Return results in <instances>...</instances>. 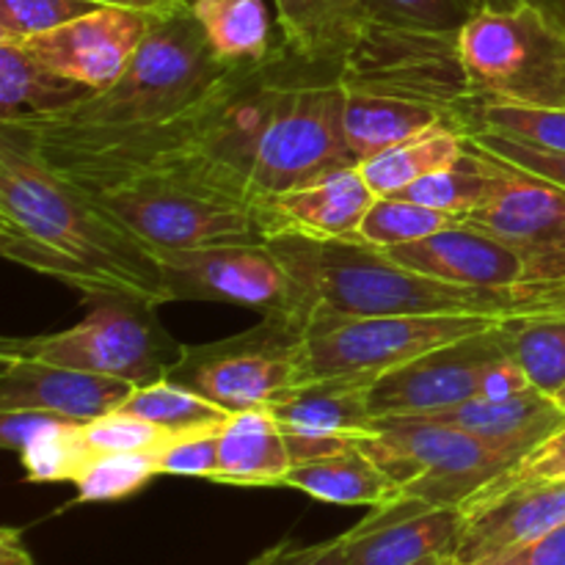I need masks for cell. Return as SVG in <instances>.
<instances>
[{
	"label": "cell",
	"mask_w": 565,
	"mask_h": 565,
	"mask_svg": "<svg viewBox=\"0 0 565 565\" xmlns=\"http://www.w3.org/2000/svg\"><path fill=\"white\" fill-rule=\"evenodd\" d=\"M166 279L169 303L213 301L268 315H309L307 292L270 243H218V246L154 252Z\"/></svg>",
	"instance_id": "obj_12"
},
{
	"label": "cell",
	"mask_w": 565,
	"mask_h": 565,
	"mask_svg": "<svg viewBox=\"0 0 565 565\" xmlns=\"http://www.w3.org/2000/svg\"><path fill=\"white\" fill-rule=\"evenodd\" d=\"M497 163L489 193L463 215V224L489 232L519 254L524 265L522 287L565 279V185L502 158Z\"/></svg>",
	"instance_id": "obj_13"
},
{
	"label": "cell",
	"mask_w": 565,
	"mask_h": 565,
	"mask_svg": "<svg viewBox=\"0 0 565 565\" xmlns=\"http://www.w3.org/2000/svg\"><path fill=\"white\" fill-rule=\"evenodd\" d=\"M232 70L218 64L193 11L154 20L130 64L103 92L58 116L25 127L116 132L177 121L196 108Z\"/></svg>",
	"instance_id": "obj_5"
},
{
	"label": "cell",
	"mask_w": 565,
	"mask_h": 565,
	"mask_svg": "<svg viewBox=\"0 0 565 565\" xmlns=\"http://www.w3.org/2000/svg\"><path fill=\"white\" fill-rule=\"evenodd\" d=\"M248 565H348L345 535L320 541V544H296V541H279L265 550Z\"/></svg>",
	"instance_id": "obj_43"
},
{
	"label": "cell",
	"mask_w": 565,
	"mask_h": 565,
	"mask_svg": "<svg viewBox=\"0 0 565 565\" xmlns=\"http://www.w3.org/2000/svg\"><path fill=\"white\" fill-rule=\"evenodd\" d=\"M279 39L312 64H345L370 20L362 0H274Z\"/></svg>",
	"instance_id": "obj_25"
},
{
	"label": "cell",
	"mask_w": 565,
	"mask_h": 565,
	"mask_svg": "<svg viewBox=\"0 0 565 565\" xmlns=\"http://www.w3.org/2000/svg\"><path fill=\"white\" fill-rule=\"evenodd\" d=\"M502 353H508V334L500 320L491 329L436 348L379 375L370 392L375 419L434 417L480 397L486 373Z\"/></svg>",
	"instance_id": "obj_14"
},
{
	"label": "cell",
	"mask_w": 565,
	"mask_h": 565,
	"mask_svg": "<svg viewBox=\"0 0 565 565\" xmlns=\"http://www.w3.org/2000/svg\"><path fill=\"white\" fill-rule=\"evenodd\" d=\"M292 469V452L268 408L232 412L218 430V469L210 483L279 489Z\"/></svg>",
	"instance_id": "obj_24"
},
{
	"label": "cell",
	"mask_w": 565,
	"mask_h": 565,
	"mask_svg": "<svg viewBox=\"0 0 565 565\" xmlns=\"http://www.w3.org/2000/svg\"><path fill=\"white\" fill-rule=\"evenodd\" d=\"M270 248L290 268L309 303L348 318L386 315H505L511 292L447 285L417 274L359 241L274 237Z\"/></svg>",
	"instance_id": "obj_4"
},
{
	"label": "cell",
	"mask_w": 565,
	"mask_h": 565,
	"mask_svg": "<svg viewBox=\"0 0 565 565\" xmlns=\"http://www.w3.org/2000/svg\"><path fill=\"white\" fill-rule=\"evenodd\" d=\"M469 132H491L522 147L565 154V108H535L500 99H478Z\"/></svg>",
	"instance_id": "obj_33"
},
{
	"label": "cell",
	"mask_w": 565,
	"mask_h": 565,
	"mask_svg": "<svg viewBox=\"0 0 565 565\" xmlns=\"http://www.w3.org/2000/svg\"><path fill=\"white\" fill-rule=\"evenodd\" d=\"M478 6H491V9H508V6H533L541 14L550 17L552 22L565 31V0H478Z\"/></svg>",
	"instance_id": "obj_49"
},
{
	"label": "cell",
	"mask_w": 565,
	"mask_h": 565,
	"mask_svg": "<svg viewBox=\"0 0 565 565\" xmlns=\"http://www.w3.org/2000/svg\"><path fill=\"white\" fill-rule=\"evenodd\" d=\"M461 524V508L397 497L342 533L348 565H414L434 555L450 557Z\"/></svg>",
	"instance_id": "obj_18"
},
{
	"label": "cell",
	"mask_w": 565,
	"mask_h": 565,
	"mask_svg": "<svg viewBox=\"0 0 565 565\" xmlns=\"http://www.w3.org/2000/svg\"><path fill=\"white\" fill-rule=\"evenodd\" d=\"M555 401H557V406L565 408V386H563L561 392H557V395H555Z\"/></svg>",
	"instance_id": "obj_51"
},
{
	"label": "cell",
	"mask_w": 565,
	"mask_h": 565,
	"mask_svg": "<svg viewBox=\"0 0 565 565\" xmlns=\"http://www.w3.org/2000/svg\"><path fill=\"white\" fill-rule=\"evenodd\" d=\"M362 447L397 483L401 497L461 508L513 463L467 430L434 417L379 419V434Z\"/></svg>",
	"instance_id": "obj_9"
},
{
	"label": "cell",
	"mask_w": 565,
	"mask_h": 565,
	"mask_svg": "<svg viewBox=\"0 0 565 565\" xmlns=\"http://www.w3.org/2000/svg\"><path fill=\"white\" fill-rule=\"evenodd\" d=\"M414 565H452V563H450V557L434 555V557H425V561H419V563H414Z\"/></svg>",
	"instance_id": "obj_50"
},
{
	"label": "cell",
	"mask_w": 565,
	"mask_h": 565,
	"mask_svg": "<svg viewBox=\"0 0 565 565\" xmlns=\"http://www.w3.org/2000/svg\"><path fill=\"white\" fill-rule=\"evenodd\" d=\"M0 254L86 301L130 296L169 303L158 254L61 174L17 125H0Z\"/></svg>",
	"instance_id": "obj_2"
},
{
	"label": "cell",
	"mask_w": 565,
	"mask_h": 565,
	"mask_svg": "<svg viewBox=\"0 0 565 565\" xmlns=\"http://www.w3.org/2000/svg\"><path fill=\"white\" fill-rule=\"evenodd\" d=\"M31 483H72L88 458L81 425L50 417L17 450Z\"/></svg>",
	"instance_id": "obj_35"
},
{
	"label": "cell",
	"mask_w": 565,
	"mask_h": 565,
	"mask_svg": "<svg viewBox=\"0 0 565 565\" xmlns=\"http://www.w3.org/2000/svg\"><path fill=\"white\" fill-rule=\"evenodd\" d=\"M119 408L158 425V428L169 430L171 436L221 428L232 414L226 408H221L218 403L207 401L199 392L188 390V386L177 384L171 379H160L154 384L136 386L132 395Z\"/></svg>",
	"instance_id": "obj_31"
},
{
	"label": "cell",
	"mask_w": 565,
	"mask_h": 565,
	"mask_svg": "<svg viewBox=\"0 0 565 565\" xmlns=\"http://www.w3.org/2000/svg\"><path fill=\"white\" fill-rule=\"evenodd\" d=\"M452 565H478L533 544L565 522V480L511 491L472 513H461Z\"/></svg>",
	"instance_id": "obj_21"
},
{
	"label": "cell",
	"mask_w": 565,
	"mask_h": 565,
	"mask_svg": "<svg viewBox=\"0 0 565 565\" xmlns=\"http://www.w3.org/2000/svg\"><path fill=\"white\" fill-rule=\"evenodd\" d=\"M439 125L467 127L447 110L417 99L395 97V94L367 92V88L345 86V108H342V130L345 147L353 163H364L373 154L408 141V138L428 132Z\"/></svg>",
	"instance_id": "obj_23"
},
{
	"label": "cell",
	"mask_w": 565,
	"mask_h": 565,
	"mask_svg": "<svg viewBox=\"0 0 565 565\" xmlns=\"http://www.w3.org/2000/svg\"><path fill=\"white\" fill-rule=\"evenodd\" d=\"M375 199L379 196L359 166L331 171L320 180L265 199V235L268 241L274 237L356 241L359 226Z\"/></svg>",
	"instance_id": "obj_20"
},
{
	"label": "cell",
	"mask_w": 565,
	"mask_h": 565,
	"mask_svg": "<svg viewBox=\"0 0 565 565\" xmlns=\"http://www.w3.org/2000/svg\"><path fill=\"white\" fill-rule=\"evenodd\" d=\"M213 92L177 121L143 130L17 127L152 252L265 243L263 199L199 143Z\"/></svg>",
	"instance_id": "obj_1"
},
{
	"label": "cell",
	"mask_w": 565,
	"mask_h": 565,
	"mask_svg": "<svg viewBox=\"0 0 565 565\" xmlns=\"http://www.w3.org/2000/svg\"><path fill=\"white\" fill-rule=\"evenodd\" d=\"M469 132L461 127L439 125L428 132L395 143L359 163L375 196H397L423 177L447 169L467 152Z\"/></svg>",
	"instance_id": "obj_29"
},
{
	"label": "cell",
	"mask_w": 565,
	"mask_h": 565,
	"mask_svg": "<svg viewBox=\"0 0 565 565\" xmlns=\"http://www.w3.org/2000/svg\"><path fill=\"white\" fill-rule=\"evenodd\" d=\"M83 445L88 456L92 452H141V450H160L169 445L174 436L147 419L127 414L121 408L94 419V423L81 425Z\"/></svg>",
	"instance_id": "obj_40"
},
{
	"label": "cell",
	"mask_w": 565,
	"mask_h": 565,
	"mask_svg": "<svg viewBox=\"0 0 565 565\" xmlns=\"http://www.w3.org/2000/svg\"><path fill=\"white\" fill-rule=\"evenodd\" d=\"M342 108V64H312L281 44L265 64L226 75L199 143L265 202L356 166Z\"/></svg>",
	"instance_id": "obj_3"
},
{
	"label": "cell",
	"mask_w": 565,
	"mask_h": 565,
	"mask_svg": "<svg viewBox=\"0 0 565 565\" xmlns=\"http://www.w3.org/2000/svg\"><path fill=\"white\" fill-rule=\"evenodd\" d=\"M381 252L403 268L434 276L447 285L497 292H513L524 285V265L519 254L489 232L463 221L423 241Z\"/></svg>",
	"instance_id": "obj_19"
},
{
	"label": "cell",
	"mask_w": 565,
	"mask_h": 565,
	"mask_svg": "<svg viewBox=\"0 0 565 565\" xmlns=\"http://www.w3.org/2000/svg\"><path fill=\"white\" fill-rule=\"evenodd\" d=\"M370 25L419 33H458L480 9L478 0H362Z\"/></svg>",
	"instance_id": "obj_38"
},
{
	"label": "cell",
	"mask_w": 565,
	"mask_h": 565,
	"mask_svg": "<svg viewBox=\"0 0 565 565\" xmlns=\"http://www.w3.org/2000/svg\"><path fill=\"white\" fill-rule=\"evenodd\" d=\"M434 419L467 430L483 445L494 447L497 452L511 456L516 463L524 452H530L552 430L561 428L565 423V408L557 406L555 397L530 386L505 401L472 397L461 406L434 414Z\"/></svg>",
	"instance_id": "obj_22"
},
{
	"label": "cell",
	"mask_w": 565,
	"mask_h": 565,
	"mask_svg": "<svg viewBox=\"0 0 565 565\" xmlns=\"http://www.w3.org/2000/svg\"><path fill=\"white\" fill-rule=\"evenodd\" d=\"M0 353L42 359L61 367L86 370L147 386L166 379L182 345L158 320V303L130 296L94 298V309L72 329L55 334L6 337Z\"/></svg>",
	"instance_id": "obj_8"
},
{
	"label": "cell",
	"mask_w": 565,
	"mask_h": 565,
	"mask_svg": "<svg viewBox=\"0 0 565 565\" xmlns=\"http://www.w3.org/2000/svg\"><path fill=\"white\" fill-rule=\"evenodd\" d=\"M530 386L533 384H530V379L524 375V370L519 367L516 356H513L511 345H508V353H502V356L491 364L489 373H486L480 397H486V401H505V397L519 395V392L530 390Z\"/></svg>",
	"instance_id": "obj_46"
},
{
	"label": "cell",
	"mask_w": 565,
	"mask_h": 565,
	"mask_svg": "<svg viewBox=\"0 0 565 565\" xmlns=\"http://www.w3.org/2000/svg\"><path fill=\"white\" fill-rule=\"evenodd\" d=\"M218 430L180 434L160 450V475L213 480L218 469Z\"/></svg>",
	"instance_id": "obj_41"
},
{
	"label": "cell",
	"mask_w": 565,
	"mask_h": 565,
	"mask_svg": "<svg viewBox=\"0 0 565 565\" xmlns=\"http://www.w3.org/2000/svg\"><path fill=\"white\" fill-rule=\"evenodd\" d=\"M497 166L500 163H497L489 149L478 147L472 138H467V152L456 163L423 177L397 196L425 204V207L441 210V213H450L458 221H463V215L472 213L489 193L491 182L497 177Z\"/></svg>",
	"instance_id": "obj_30"
},
{
	"label": "cell",
	"mask_w": 565,
	"mask_h": 565,
	"mask_svg": "<svg viewBox=\"0 0 565 565\" xmlns=\"http://www.w3.org/2000/svg\"><path fill=\"white\" fill-rule=\"evenodd\" d=\"M500 320V315L348 318L315 307L307 320L309 381L329 375H384L423 353L491 329Z\"/></svg>",
	"instance_id": "obj_10"
},
{
	"label": "cell",
	"mask_w": 565,
	"mask_h": 565,
	"mask_svg": "<svg viewBox=\"0 0 565 565\" xmlns=\"http://www.w3.org/2000/svg\"><path fill=\"white\" fill-rule=\"evenodd\" d=\"M379 375H329L292 386L268 406L292 463L359 447L379 434L370 392Z\"/></svg>",
	"instance_id": "obj_15"
},
{
	"label": "cell",
	"mask_w": 565,
	"mask_h": 565,
	"mask_svg": "<svg viewBox=\"0 0 565 565\" xmlns=\"http://www.w3.org/2000/svg\"><path fill=\"white\" fill-rule=\"evenodd\" d=\"M452 224H458L456 215L441 213V210L401 196H379L364 215L356 241L373 248H395L436 235Z\"/></svg>",
	"instance_id": "obj_36"
},
{
	"label": "cell",
	"mask_w": 565,
	"mask_h": 565,
	"mask_svg": "<svg viewBox=\"0 0 565 565\" xmlns=\"http://www.w3.org/2000/svg\"><path fill=\"white\" fill-rule=\"evenodd\" d=\"M475 143H480L483 149H489L497 158L508 160V163L519 166V169H527L533 174L546 177V180L565 185V154L555 152H541V149L522 147L516 141H508V138L491 136V132H469Z\"/></svg>",
	"instance_id": "obj_42"
},
{
	"label": "cell",
	"mask_w": 565,
	"mask_h": 565,
	"mask_svg": "<svg viewBox=\"0 0 565 565\" xmlns=\"http://www.w3.org/2000/svg\"><path fill=\"white\" fill-rule=\"evenodd\" d=\"M92 94L97 92L39 64L25 44L0 39V125L50 119Z\"/></svg>",
	"instance_id": "obj_26"
},
{
	"label": "cell",
	"mask_w": 565,
	"mask_h": 565,
	"mask_svg": "<svg viewBox=\"0 0 565 565\" xmlns=\"http://www.w3.org/2000/svg\"><path fill=\"white\" fill-rule=\"evenodd\" d=\"M160 450L92 452L72 480L77 502H119L138 494L160 478Z\"/></svg>",
	"instance_id": "obj_34"
},
{
	"label": "cell",
	"mask_w": 565,
	"mask_h": 565,
	"mask_svg": "<svg viewBox=\"0 0 565 565\" xmlns=\"http://www.w3.org/2000/svg\"><path fill=\"white\" fill-rule=\"evenodd\" d=\"M565 480V423L561 428L552 430L544 441L524 452L516 463L505 469L500 478L491 480L489 486L469 497L461 505V513H472L478 508L489 505V502L500 500V497L511 494V491L530 489V486H544V483H561Z\"/></svg>",
	"instance_id": "obj_37"
},
{
	"label": "cell",
	"mask_w": 565,
	"mask_h": 565,
	"mask_svg": "<svg viewBox=\"0 0 565 565\" xmlns=\"http://www.w3.org/2000/svg\"><path fill=\"white\" fill-rule=\"evenodd\" d=\"M152 22L154 17L141 11L99 6L92 14L77 17L42 36L22 39L20 44L55 75L103 92L125 72Z\"/></svg>",
	"instance_id": "obj_16"
},
{
	"label": "cell",
	"mask_w": 565,
	"mask_h": 565,
	"mask_svg": "<svg viewBox=\"0 0 565 565\" xmlns=\"http://www.w3.org/2000/svg\"><path fill=\"white\" fill-rule=\"evenodd\" d=\"M469 92L535 108H565V31L533 6H480L458 31Z\"/></svg>",
	"instance_id": "obj_6"
},
{
	"label": "cell",
	"mask_w": 565,
	"mask_h": 565,
	"mask_svg": "<svg viewBox=\"0 0 565 565\" xmlns=\"http://www.w3.org/2000/svg\"><path fill=\"white\" fill-rule=\"evenodd\" d=\"M191 11L215 61L226 70L259 66L281 47L265 0H191Z\"/></svg>",
	"instance_id": "obj_28"
},
{
	"label": "cell",
	"mask_w": 565,
	"mask_h": 565,
	"mask_svg": "<svg viewBox=\"0 0 565 565\" xmlns=\"http://www.w3.org/2000/svg\"><path fill=\"white\" fill-rule=\"evenodd\" d=\"M544 315L565 318V279L513 290L502 318H544Z\"/></svg>",
	"instance_id": "obj_44"
},
{
	"label": "cell",
	"mask_w": 565,
	"mask_h": 565,
	"mask_svg": "<svg viewBox=\"0 0 565 565\" xmlns=\"http://www.w3.org/2000/svg\"><path fill=\"white\" fill-rule=\"evenodd\" d=\"M136 386L42 359L0 353V414L42 412L86 425L116 412Z\"/></svg>",
	"instance_id": "obj_17"
},
{
	"label": "cell",
	"mask_w": 565,
	"mask_h": 565,
	"mask_svg": "<svg viewBox=\"0 0 565 565\" xmlns=\"http://www.w3.org/2000/svg\"><path fill=\"white\" fill-rule=\"evenodd\" d=\"M97 6H114V9L141 11V14L163 20V17H174L180 11L191 9V0H92Z\"/></svg>",
	"instance_id": "obj_47"
},
{
	"label": "cell",
	"mask_w": 565,
	"mask_h": 565,
	"mask_svg": "<svg viewBox=\"0 0 565 565\" xmlns=\"http://www.w3.org/2000/svg\"><path fill=\"white\" fill-rule=\"evenodd\" d=\"M92 0H0V39L22 42L97 11Z\"/></svg>",
	"instance_id": "obj_39"
},
{
	"label": "cell",
	"mask_w": 565,
	"mask_h": 565,
	"mask_svg": "<svg viewBox=\"0 0 565 565\" xmlns=\"http://www.w3.org/2000/svg\"><path fill=\"white\" fill-rule=\"evenodd\" d=\"M502 329L533 390L555 397L565 386V318H502Z\"/></svg>",
	"instance_id": "obj_32"
},
{
	"label": "cell",
	"mask_w": 565,
	"mask_h": 565,
	"mask_svg": "<svg viewBox=\"0 0 565 565\" xmlns=\"http://www.w3.org/2000/svg\"><path fill=\"white\" fill-rule=\"evenodd\" d=\"M309 315H268L257 326L204 345H182L166 379L199 392L226 412L268 408L309 381Z\"/></svg>",
	"instance_id": "obj_7"
},
{
	"label": "cell",
	"mask_w": 565,
	"mask_h": 565,
	"mask_svg": "<svg viewBox=\"0 0 565 565\" xmlns=\"http://www.w3.org/2000/svg\"><path fill=\"white\" fill-rule=\"evenodd\" d=\"M285 489L303 491L312 500L329 505L381 508L401 497L395 480L362 447H348L331 456L292 463Z\"/></svg>",
	"instance_id": "obj_27"
},
{
	"label": "cell",
	"mask_w": 565,
	"mask_h": 565,
	"mask_svg": "<svg viewBox=\"0 0 565 565\" xmlns=\"http://www.w3.org/2000/svg\"><path fill=\"white\" fill-rule=\"evenodd\" d=\"M0 565H36L33 555L28 552L25 541H22V530H0Z\"/></svg>",
	"instance_id": "obj_48"
},
{
	"label": "cell",
	"mask_w": 565,
	"mask_h": 565,
	"mask_svg": "<svg viewBox=\"0 0 565 565\" xmlns=\"http://www.w3.org/2000/svg\"><path fill=\"white\" fill-rule=\"evenodd\" d=\"M478 565H565V522L533 544Z\"/></svg>",
	"instance_id": "obj_45"
},
{
	"label": "cell",
	"mask_w": 565,
	"mask_h": 565,
	"mask_svg": "<svg viewBox=\"0 0 565 565\" xmlns=\"http://www.w3.org/2000/svg\"><path fill=\"white\" fill-rule=\"evenodd\" d=\"M342 83L351 88L395 94L436 105L472 127L478 97L469 92L458 55V33H419L370 25L362 44L342 64Z\"/></svg>",
	"instance_id": "obj_11"
}]
</instances>
